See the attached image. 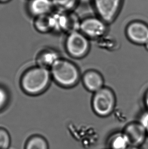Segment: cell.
I'll list each match as a JSON object with an SVG mask.
<instances>
[{
  "label": "cell",
  "instance_id": "12",
  "mask_svg": "<svg viewBox=\"0 0 148 149\" xmlns=\"http://www.w3.org/2000/svg\"><path fill=\"white\" fill-rule=\"evenodd\" d=\"M34 26L37 30L43 33L54 30V18L52 13L45 14L35 17Z\"/></svg>",
  "mask_w": 148,
  "mask_h": 149
},
{
  "label": "cell",
  "instance_id": "5",
  "mask_svg": "<svg viewBox=\"0 0 148 149\" xmlns=\"http://www.w3.org/2000/svg\"><path fill=\"white\" fill-rule=\"evenodd\" d=\"M65 46L68 54L73 58L78 59L86 56L90 49L88 38L80 31H76L68 34Z\"/></svg>",
  "mask_w": 148,
  "mask_h": 149
},
{
  "label": "cell",
  "instance_id": "21",
  "mask_svg": "<svg viewBox=\"0 0 148 149\" xmlns=\"http://www.w3.org/2000/svg\"><path fill=\"white\" fill-rule=\"evenodd\" d=\"M127 149H140L137 147H133V146H129Z\"/></svg>",
  "mask_w": 148,
  "mask_h": 149
},
{
  "label": "cell",
  "instance_id": "8",
  "mask_svg": "<svg viewBox=\"0 0 148 149\" xmlns=\"http://www.w3.org/2000/svg\"><path fill=\"white\" fill-rule=\"evenodd\" d=\"M123 132L128 139L130 146L137 147L142 145L147 134L146 130L139 122L128 124Z\"/></svg>",
  "mask_w": 148,
  "mask_h": 149
},
{
  "label": "cell",
  "instance_id": "4",
  "mask_svg": "<svg viewBox=\"0 0 148 149\" xmlns=\"http://www.w3.org/2000/svg\"><path fill=\"white\" fill-rule=\"evenodd\" d=\"M123 0H91L96 16L107 24L116 19L122 8Z\"/></svg>",
  "mask_w": 148,
  "mask_h": 149
},
{
  "label": "cell",
  "instance_id": "9",
  "mask_svg": "<svg viewBox=\"0 0 148 149\" xmlns=\"http://www.w3.org/2000/svg\"><path fill=\"white\" fill-rule=\"evenodd\" d=\"M84 88L89 92L94 93L104 86V79L100 73L94 70L86 71L82 77Z\"/></svg>",
  "mask_w": 148,
  "mask_h": 149
},
{
  "label": "cell",
  "instance_id": "17",
  "mask_svg": "<svg viewBox=\"0 0 148 149\" xmlns=\"http://www.w3.org/2000/svg\"><path fill=\"white\" fill-rule=\"evenodd\" d=\"M8 99V94L6 90L0 87V110L5 106Z\"/></svg>",
  "mask_w": 148,
  "mask_h": 149
},
{
  "label": "cell",
  "instance_id": "15",
  "mask_svg": "<svg viewBox=\"0 0 148 149\" xmlns=\"http://www.w3.org/2000/svg\"><path fill=\"white\" fill-rule=\"evenodd\" d=\"M25 149H49L47 141L40 135H34L26 142Z\"/></svg>",
  "mask_w": 148,
  "mask_h": 149
},
{
  "label": "cell",
  "instance_id": "20",
  "mask_svg": "<svg viewBox=\"0 0 148 149\" xmlns=\"http://www.w3.org/2000/svg\"><path fill=\"white\" fill-rule=\"evenodd\" d=\"M11 0H0V3L1 4H5L8 2H10Z\"/></svg>",
  "mask_w": 148,
  "mask_h": 149
},
{
  "label": "cell",
  "instance_id": "13",
  "mask_svg": "<svg viewBox=\"0 0 148 149\" xmlns=\"http://www.w3.org/2000/svg\"><path fill=\"white\" fill-rule=\"evenodd\" d=\"M54 9L60 12H71L76 8L80 0H52Z\"/></svg>",
  "mask_w": 148,
  "mask_h": 149
},
{
  "label": "cell",
  "instance_id": "18",
  "mask_svg": "<svg viewBox=\"0 0 148 149\" xmlns=\"http://www.w3.org/2000/svg\"><path fill=\"white\" fill-rule=\"evenodd\" d=\"M139 123L140 125L147 130L148 128V111L143 113L141 115Z\"/></svg>",
  "mask_w": 148,
  "mask_h": 149
},
{
  "label": "cell",
  "instance_id": "6",
  "mask_svg": "<svg viewBox=\"0 0 148 149\" xmlns=\"http://www.w3.org/2000/svg\"><path fill=\"white\" fill-rule=\"evenodd\" d=\"M108 24L98 16H89L81 20L79 31L88 38H99L107 31Z\"/></svg>",
  "mask_w": 148,
  "mask_h": 149
},
{
  "label": "cell",
  "instance_id": "3",
  "mask_svg": "<svg viewBox=\"0 0 148 149\" xmlns=\"http://www.w3.org/2000/svg\"><path fill=\"white\" fill-rule=\"evenodd\" d=\"M116 104V96L110 88L104 87L93 93L91 106L94 113L98 116L108 117L113 113Z\"/></svg>",
  "mask_w": 148,
  "mask_h": 149
},
{
  "label": "cell",
  "instance_id": "11",
  "mask_svg": "<svg viewBox=\"0 0 148 149\" xmlns=\"http://www.w3.org/2000/svg\"><path fill=\"white\" fill-rule=\"evenodd\" d=\"M60 58L59 54L54 49H44L37 58V66L49 69Z\"/></svg>",
  "mask_w": 148,
  "mask_h": 149
},
{
  "label": "cell",
  "instance_id": "24",
  "mask_svg": "<svg viewBox=\"0 0 148 149\" xmlns=\"http://www.w3.org/2000/svg\"><path fill=\"white\" fill-rule=\"evenodd\" d=\"M146 131H147V134H148V129H147Z\"/></svg>",
  "mask_w": 148,
  "mask_h": 149
},
{
  "label": "cell",
  "instance_id": "2",
  "mask_svg": "<svg viewBox=\"0 0 148 149\" xmlns=\"http://www.w3.org/2000/svg\"><path fill=\"white\" fill-rule=\"evenodd\" d=\"M50 69L51 77L62 87L67 88L74 87L80 79L79 69L68 60L59 58Z\"/></svg>",
  "mask_w": 148,
  "mask_h": 149
},
{
  "label": "cell",
  "instance_id": "19",
  "mask_svg": "<svg viewBox=\"0 0 148 149\" xmlns=\"http://www.w3.org/2000/svg\"><path fill=\"white\" fill-rule=\"evenodd\" d=\"M144 100L145 105L147 109H148V90L145 94Z\"/></svg>",
  "mask_w": 148,
  "mask_h": 149
},
{
  "label": "cell",
  "instance_id": "16",
  "mask_svg": "<svg viewBox=\"0 0 148 149\" xmlns=\"http://www.w3.org/2000/svg\"><path fill=\"white\" fill-rule=\"evenodd\" d=\"M11 143V137L7 130L0 128V149H8Z\"/></svg>",
  "mask_w": 148,
  "mask_h": 149
},
{
  "label": "cell",
  "instance_id": "22",
  "mask_svg": "<svg viewBox=\"0 0 148 149\" xmlns=\"http://www.w3.org/2000/svg\"><path fill=\"white\" fill-rule=\"evenodd\" d=\"M89 1L91 2V0H80V2H87Z\"/></svg>",
  "mask_w": 148,
  "mask_h": 149
},
{
  "label": "cell",
  "instance_id": "10",
  "mask_svg": "<svg viewBox=\"0 0 148 149\" xmlns=\"http://www.w3.org/2000/svg\"><path fill=\"white\" fill-rule=\"evenodd\" d=\"M26 8L29 14L35 18L50 14L54 9L52 0H28Z\"/></svg>",
  "mask_w": 148,
  "mask_h": 149
},
{
  "label": "cell",
  "instance_id": "23",
  "mask_svg": "<svg viewBox=\"0 0 148 149\" xmlns=\"http://www.w3.org/2000/svg\"><path fill=\"white\" fill-rule=\"evenodd\" d=\"M144 46L145 47L146 49V50H147V51L148 52V42L147 43L146 45H145Z\"/></svg>",
  "mask_w": 148,
  "mask_h": 149
},
{
  "label": "cell",
  "instance_id": "14",
  "mask_svg": "<svg viewBox=\"0 0 148 149\" xmlns=\"http://www.w3.org/2000/svg\"><path fill=\"white\" fill-rule=\"evenodd\" d=\"M110 146L111 149H127L130 145L127 137L123 132L116 133L112 136Z\"/></svg>",
  "mask_w": 148,
  "mask_h": 149
},
{
  "label": "cell",
  "instance_id": "7",
  "mask_svg": "<svg viewBox=\"0 0 148 149\" xmlns=\"http://www.w3.org/2000/svg\"><path fill=\"white\" fill-rule=\"evenodd\" d=\"M126 36L135 45H145L148 42V25L140 20H134L126 26Z\"/></svg>",
  "mask_w": 148,
  "mask_h": 149
},
{
  "label": "cell",
  "instance_id": "1",
  "mask_svg": "<svg viewBox=\"0 0 148 149\" xmlns=\"http://www.w3.org/2000/svg\"><path fill=\"white\" fill-rule=\"evenodd\" d=\"M51 73L48 69L34 67L26 70L21 79V86L26 93L38 95L46 90L49 84Z\"/></svg>",
  "mask_w": 148,
  "mask_h": 149
}]
</instances>
